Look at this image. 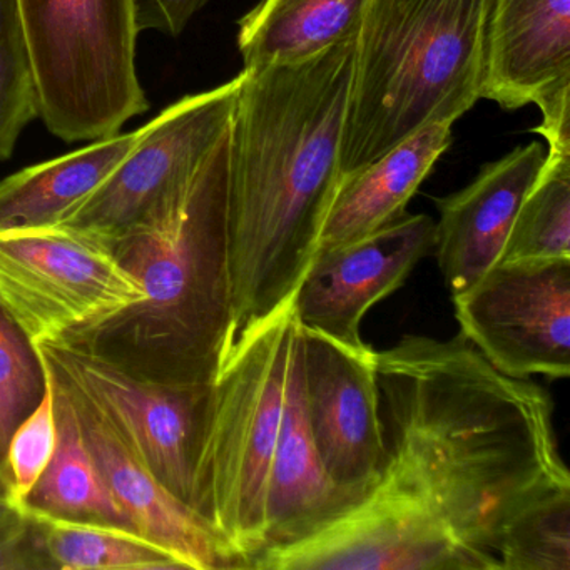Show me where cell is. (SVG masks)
Here are the masks:
<instances>
[{"label": "cell", "mask_w": 570, "mask_h": 570, "mask_svg": "<svg viewBox=\"0 0 570 570\" xmlns=\"http://www.w3.org/2000/svg\"><path fill=\"white\" fill-rule=\"evenodd\" d=\"M385 456L373 485L256 570H500L515 513L570 487L549 390L497 370L462 333L375 352Z\"/></svg>", "instance_id": "1"}, {"label": "cell", "mask_w": 570, "mask_h": 570, "mask_svg": "<svg viewBox=\"0 0 570 570\" xmlns=\"http://www.w3.org/2000/svg\"><path fill=\"white\" fill-rule=\"evenodd\" d=\"M355 41L243 69L229 122L232 346L292 305L338 188Z\"/></svg>", "instance_id": "2"}, {"label": "cell", "mask_w": 570, "mask_h": 570, "mask_svg": "<svg viewBox=\"0 0 570 570\" xmlns=\"http://www.w3.org/2000/svg\"><path fill=\"white\" fill-rule=\"evenodd\" d=\"M228 155L229 129L181 205L108 243L145 298L65 342L151 382H213L232 348Z\"/></svg>", "instance_id": "3"}, {"label": "cell", "mask_w": 570, "mask_h": 570, "mask_svg": "<svg viewBox=\"0 0 570 570\" xmlns=\"http://www.w3.org/2000/svg\"><path fill=\"white\" fill-rule=\"evenodd\" d=\"M493 0H370L355 38L340 176L482 99Z\"/></svg>", "instance_id": "4"}, {"label": "cell", "mask_w": 570, "mask_h": 570, "mask_svg": "<svg viewBox=\"0 0 570 570\" xmlns=\"http://www.w3.org/2000/svg\"><path fill=\"white\" fill-rule=\"evenodd\" d=\"M298 323L292 305L243 333L209 386L191 509L235 569L265 547L269 470L282 429Z\"/></svg>", "instance_id": "5"}, {"label": "cell", "mask_w": 570, "mask_h": 570, "mask_svg": "<svg viewBox=\"0 0 570 570\" xmlns=\"http://www.w3.org/2000/svg\"><path fill=\"white\" fill-rule=\"evenodd\" d=\"M38 118L66 142L98 141L148 111L136 71L135 0H16Z\"/></svg>", "instance_id": "6"}, {"label": "cell", "mask_w": 570, "mask_h": 570, "mask_svg": "<svg viewBox=\"0 0 570 570\" xmlns=\"http://www.w3.org/2000/svg\"><path fill=\"white\" fill-rule=\"evenodd\" d=\"M142 298L96 236L66 226L0 233V305L35 343L72 338Z\"/></svg>", "instance_id": "7"}, {"label": "cell", "mask_w": 570, "mask_h": 570, "mask_svg": "<svg viewBox=\"0 0 570 570\" xmlns=\"http://www.w3.org/2000/svg\"><path fill=\"white\" fill-rule=\"evenodd\" d=\"M239 82L186 96L142 126L121 165L58 226L109 243L181 205L228 132Z\"/></svg>", "instance_id": "8"}, {"label": "cell", "mask_w": 570, "mask_h": 570, "mask_svg": "<svg viewBox=\"0 0 570 570\" xmlns=\"http://www.w3.org/2000/svg\"><path fill=\"white\" fill-rule=\"evenodd\" d=\"M46 365L81 392L156 479L191 507L193 472L209 386L141 379L65 340L36 343Z\"/></svg>", "instance_id": "9"}, {"label": "cell", "mask_w": 570, "mask_h": 570, "mask_svg": "<svg viewBox=\"0 0 570 570\" xmlns=\"http://www.w3.org/2000/svg\"><path fill=\"white\" fill-rule=\"evenodd\" d=\"M460 333L505 375H570V258L500 262L453 295Z\"/></svg>", "instance_id": "10"}, {"label": "cell", "mask_w": 570, "mask_h": 570, "mask_svg": "<svg viewBox=\"0 0 570 570\" xmlns=\"http://www.w3.org/2000/svg\"><path fill=\"white\" fill-rule=\"evenodd\" d=\"M433 235L429 215L405 212L365 238L316 253L292 298L296 323L352 352H370L363 318L433 252Z\"/></svg>", "instance_id": "11"}, {"label": "cell", "mask_w": 570, "mask_h": 570, "mask_svg": "<svg viewBox=\"0 0 570 570\" xmlns=\"http://www.w3.org/2000/svg\"><path fill=\"white\" fill-rule=\"evenodd\" d=\"M296 353L316 450L350 505L373 485L385 456L375 350L352 352L298 325Z\"/></svg>", "instance_id": "12"}, {"label": "cell", "mask_w": 570, "mask_h": 570, "mask_svg": "<svg viewBox=\"0 0 570 570\" xmlns=\"http://www.w3.org/2000/svg\"><path fill=\"white\" fill-rule=\"evenodd\" d=\"M482 98L535 105L540 132L570 125V0H493Z\"/></svg>", "instance_id": "13"}, {"label": "cell", "mask_w": 570, "mask_h": 570, "mask_svg": "<svg viewBox=\"0 0 570 570\" xmlns=\"http://www.w3.org/2000/svg\"><path fill=\"white\" fill-rule=\"evenodd\" d=\"M46 368L65 393L79 432L132 529L171 550L189 570L235 569L225 543L205 520L156 479L118 430L81 392L48 365Z\"/></svg>", "instance_id": "14"}, {"label": "cell", "mask_w": 570, "mask_h": 570, "mask_svg": "<svg viewBox=\"0 0 570 570\" xmlns=\"http://www.w3.org/2000/svg\"><path fill=\"white\" fill-rule=\"evenodd\" d=\"M543 161L540 142L520 146L487 165L469 186L436 202L433 252L452 296L500 263L513 219Z\"/></svg>", "instance_id": "15"}, {"label": "cell", "mask_w": 570, "mask_h": 570, "mask_svg": "<svg viewBox=\"0 0 570 570\" xmlns=\"http://www.w3.org/2000/svg\"><path fill=\"white\" fill-rule=\"evenodd\" d=\"M346 505L348 497L330 480L316 450L295 340L285 412L269 470L263 550L302 539Z\"/></svg>", "instance_id": "16"}, {"label": "cell", "mask_w": 570, "mask_h": 570, "mask_svg": "<svg viewBox=\"0 0 570 570\" xmlns=\"http://www.w3.org/2000/svg\"><path fill=\"white\" fill-rule=\"evenodd\" d=\"M450 142V122L430 125L365 168L340 179L316 253L365 238L402 216Z\"/></svg>", "instance_id": "17"}, {"label": "cell", "mask_w": 570, "mask_h": 570, "mask_svg": "<svg viewBox=\"0 0 570 570\" xmlns=\"http://www.w3.org/2000/svg\"><path fill=\"white\" fill-rule=\"evenodd\" d=\"M141 128L98 139L71 155L0 181V233L55 228L96 191L135 148Z\"/></svg>", "instance_id": "18"}, {"label": "cell", "mask_w": 570, "mask_h": 570, "mask_svg": "<svg viewBox=\"0 0 570 570\" xmlns=\"http://www.w3.org/2000/svg\"><path fill=\"white\" fill-rule=\"evenodd\" d=\"M370 0H262L239 21L245 68L286 65L355 41Z\"/></svg>", "instance_id": "19"}, {"label": "cell", "mask_w": 570, "mask_h": 570, "mask_svg": "<svg viewBox=\"0 0 570 570\" xmlns=\"http://www.w3.org/2000/svg\"><path fill=\"white\" fill-rule=\"evenodd\" d=\"M49 380L58 416V445L22 510L56 519L112 523L132 529L82 439L65 393L52 382L51 375Z\"/></svg>", "instance_id": "20"}, {"label": "cell", "mask_w": 570, "mask_h": 570, "mask_svg": "<svg viewBox=\"0 0 570 570\" xmlns=\"http://www.w3.org/2000/svg\"><path fill=\"white\" fill-rule=\"evenodd\" d=\"M31 515L51 570H189L171 550L128 527Z\"/></svg>", "instance_id": "21"}, {"label": "cell", "mask_w": 570, "mask_h": 570, "mask_svg": "<svg viewBox=\"0 0 570 570\" xmlns=\"http://www.w3.org/2000/svg\"><path fill=\"white\" fill-rule=\"evenodd\" d=\"M570 258V153H546L507 236L500 262Z\"/></svg>", "instance_id": "22"}, {"label": "cell", "mask_w": 570, "mask_h": 570, "mask_svg": "<svg viewBox=\"0 0 570 570\" xmlns=\"http://www.w3.org/2000/svg\"><path fill=\"white\" fill-rule=\"evenodd\" d=\"M500 570H570V487L510 519L497 546Z\"/></svg>", "instance_id": "23"}, {"label": "cell", "mask_w": 570, "mask_h": 570, "mask_svg": "<svg viewBox=\"0 0 570 570\" xmlns=\"http://www.w3.org/2000/svg\"><path fill=\"white\" fill-rule=\"evenodd\" d=\"M46 390L48 370L38 346L0 305V475L9 439L41 403Z\"/></svg>", "instance_id": "24"}, {"label": "cell", "mask_w": 570, "mask_h": 570, "mask_svg": "<svg viewBox=\"0 0 570 570\" xmlns=\"http://www.w3.org/2000/svg\"><path fill=\"white\" fill-rule=\"evenodd\" d=\"M38 118L35 76L16 0H0V161Z\"/></svg>", "instance_id": "25"}, {"label": "cell", "mask_w": 570, "mask_h": 570, "mask_svg": "<svg viewBox=\"0 0 570 570\" xmlns=\"http://www.w3.org/2000/svg\"><path fill=\"white\" fill-rule=\"evenodd\" d=\"M56 445H58V416H56L51 380L48 375V390L41 403L14 430L2 460L6 497L19 510H22L36 483L51 463Z\"/></svg>", "instance_id": "26"}, {"label": "cell", "mask_w": 570, "mask_h": 570, "mask_svg": "<svg viewBox=\"0 0 570 570\" xmlns=\"http://www.w3.org/2000/svg\"><path fill=\"white\" fill-rule=\"evenodd\" d=\"M209 0H135L139 32L179 36Z\"/></svg>", "instance_id": "27"}, {"label": "cell", "mask_w": 570, "mask_h": 570, "mask_svg": "<svg viewBox=\"0 0 570 570\" xmlns=\"http://www.w3.org/2000/svg\"><path fill=\"white\" fill-rule=\"evenodd\" d=\"M21 510L9 502L8 497H0V523L8 522L12 517L18 515Z\"/></svg>", "instance_id": "28"}, {"label": "cell", "mask_w": 570, "mask_h": 570, "mask_svg": "<svg viewBox=\"0 0 570 570\" xmlns=\"http://www.w3.org/2000/svg\"><path fill=\"white\" fill-rule=\"evenodd\" d=\"M0 497H6L4 482H2V475H0Z\"/></svg>", "instance_id": "29"}]
</instances>
